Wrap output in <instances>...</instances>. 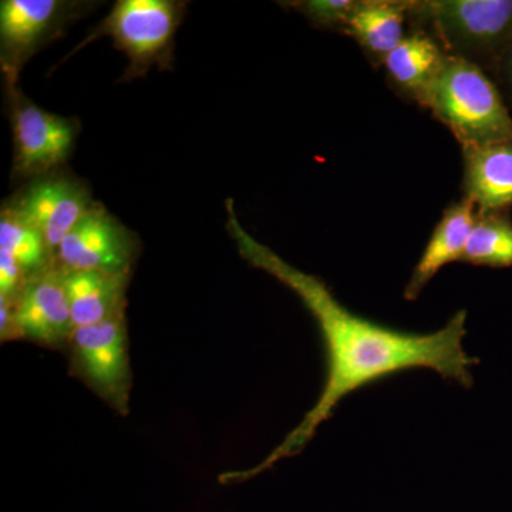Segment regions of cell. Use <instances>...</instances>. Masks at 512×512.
I'll return each instance as SVG.
<instances>
[{
	"label": "cell",
	"mask_w": 512,
	"mask_h": 512,
	"mask_svg": "<svg viewBox=\"0 0 512 512\" xmlns=\"http://www.w3.org/2000/svg\"><path fill=\"white\" fill-rule=\"evenodd\" d=\"M225 205L228 234L239 255L301 298L318 322L328 365L325 387L301 424L258 467L235 473V477L256 476L282 458L298 454L346 396L384 377L426 367L461 387H473L471 369L478 360L464 349L466 311L457 312L446 326L433 333L403 332L362 318L343 306L318 276L299 271L256 241L239 222L234 201L227 200Z\"/></svg>",
	"instance_id": "obj_1"
},
{
	"label": "cell",
	"mask_w": 512,
	"mask_h": 512,
	"mask_svg": "<svg viewBox=\"0 0 512 512\" xmlns=\"http://www.w3.org/2000/svg\"><path fill=\"white\" fill-rule=\"evenodd\" d=\"M417 100L446 124L461 147L512 141V117L500 87L470 60L448 56Z\"/></svg>",
	"instance_id": "obj_2"
},
{
	"label": "cell",
	"mask_w": 512,
	"mask_h": 512,
	"mask_svg": "<svg viewBox=\"0 0 512 512\" xmlns=\"http://www.w3.org/2000/svg\"><path fill=\"white\" fill-rule=\"evenodd\" d=\"M187 6L181 0H119L109 15L73 49L72 55L90 42L109 36L116 49L127 56L121 83L146 77L153 67L171 70L175 35Z\"/></svg>",
	"instance_id": "obj_3"
},
{
	"label": "cell",
	"mask_w": 512,
	"mask_h": 512,
	"mask_svg": "<svg viewBox=\"0 0 512 512\" xmlns=\"http://www.w3.org/2000/svg\"><path fill=\"white\" fill-rule=\"evenodd\" d=\"M409 16L429 26L447 55L490 72L512 39V0L409 2Z\"/></svg>",
	"instance_id": "obj_4"
},
{
	"label": "cell",
	"mask_w": 512,
	"mask_h": 512,
	"mask_svg": "<svg viewBox=\"0 0 512 512\" xmlns=\"http://www.w3.org/2000/svg\"><path fill=\"white\" fill-rule=\"evenodd\" d=\"M5 92L13 134V178L29 181L62 170L76 150L79 121L37 106L19 83L5 84Z\"/></svg>",
	"instance_id": "obj_5"
},
{
	"label": "cell",
	"mask_w": 512,
	"mask_h": 512,
	"mask_svg": "<svg viewBox=\"0 0 512 512\" xmlns=\"http://www.w3.org/2000/svg\"><path fill=\"white\" fill-rule=\"evenodd\" d=\"M94 6L73 0H2L0 67L5 84L19 83L29 60Z\"/></svg>",
	"instance_id": "obj_6"
},
{
	"label": "cell",
	"mask_w": 512,
	"mask_h": 512,
	"mask_svg": "<svg viewBox=\"0 0 512 512\" xmlns=\"http://www.w3.org/2000/svg\"><path fill=\"white\" fill-rule=\"evenodd\" d=\"M72 372L119 413H128L131 367L126 315L76 328L70 336Z\"/></svg>",
	"instance_id": "obj_7"
},
{
	"label": "cell",
	"mask_w": 512,
	"mask_h": 512,
	"mask_svg": "<svg viewBox=\"0 0 512 512\" xmlns=\"http://www.w3.org/2000/svg\"><path fill=\"white\" fill-rule=\"evenodd\" d=\"M96 202L89 184L62 168L29 180L3 207L35 227L56 258L64 239Z\"/></svg>",
	"instance_id": "obj_8"
},
{
	"label": "cell",
	"mask_w": 512,
	"mask_h": 512,
	"mask_svg": "<svg viewBox=\"0 0 512 512\" xmlns=\"http://www.w3.org/2000/svg\"><path fill=\"white\" fill-rule=\"evenodd\" d=\"M138 252L137 235L96 202L57 249L56 265L70 271L131 275Z\"/></svg>",
	"instance_id": "obj_9"
},
{
	"label": "cell",
	"mask_w": 512,
	"mask_h": 512,
	"mask_svg": "<svg viewBox=\"0 0 512 512\" xmlns=\"http://www.w3.org/2000/svg\"><path fill=\"white\" fill-rule=\"evenodd\" d=\"M12 308V339H26L45 348H67L74 325L59 266L32 279Z\"/></svg>",
	"instance_id": "obj_10"
},
{
	"label": "cell",
	"mask_w": 512,
	"mask_h": 512,
	"mask_svg": "<svg viewBox=\"0 0 512 512\" xmlns=\"http://www.w3.org/2000/svg\"><path fill=\"white\" fill-rule=\"evenodd\" d=\"M466 198L480 214L512 205V141L463 147Z\"/></svg>",
	"instance_id": "obj_11"
},
{
	"label": "cell",
	"mask_w": 512,
	"mask_h": 512,
	"mask_svg": "<svg viewBox=\"0 0 512 512\" xmlns=\"http://www.w3.org/2000/svg\"><path fill=\"white\" fill-rule=\"evenodd\" d=\"M477 215L476 205L466 197L454 202L444 211L443 218L434 229L429 244L404 289V298L407 301H416L441 268L451 262L461 261Z\"/></svg>",
	"instance_id": "obj_12"
},
{
	"label": "cell",
	"mask_w": 512,
	"mask_h": 512,
	"mask_svg": "<svg viewBox=\"0 0 512 512\" xmlns=\"http://www.w3.org/2000/svg\"><path fill=\"white\" fill-rule=\"evenodd\" d=\"M60 271L74 329L103 322L126 311V292L131 275L62 268Z\"/></svg>",
	"instance_id": "obj_13"
},
{
	"label": "cell",
	"mask_w": 512,
	"mask_h": 512,
	"mask_svg": "<svg viewBox=\"0 0 512 512\" xmlns=\"http://www.w3.org/2000/svg\"><path fill=\"white\" fill-rule=\"evenodd\" d=\"M448 56L436 37L419 30L406 35L383 62L393 82L417 99L436 79Z\"/></svg>",
	"instance_id": "obj_14"
},
{
	"label": "cell",
	"mask_w": 512,
	"mask_h": 512,
	"mask_svg": "<svg viewBox=\"0 0 512 512\" xmlns=\"http://www.w3.org/2000/svg\"><path fill=\"white\" fill-rule=\"evenodd\" d=\"M407 16L409 2H357L343 29L366 50L384 59L406 37L404 23Z\"/></svg>",
	"instance_id": "obj_15"
},
{
	"label": "cell",
	"mask_w": 512,
	"mask_h": 512,
	"mask_svg": "<svg viewBox=\"0 0 512 512\" xmlns=\"http://www.w3.org/2000/svg\"><path fill=\"white\" fill-rule=\"evenodd\" d=\"M0 249L15 259L29 281L56 265L55 255L43 235L5 207L0 212Z\"/></svg>",
	"instance_id": "obj_16"
},
{
	"label": "cell",
	"mask_w": 512,
	"mask_h": 512,
	"mask_svg": "<svg viewBox=\"0 0 512 512\" xmlns=\"http://www.w3.org/2000/svg\"><path fill=\"white\" fill-rule=\"evenodd\" d=\"M461 262L488 268H512V222L501 212H478Z\"/></svg>",
	"instance_id": "obj_17"
},
{
	"label": "cell",
	"mask_w": 512,
	"mask_h": 512,
	"mask_svg": "<svg viewBox=\"0 0 512 512\" xmlns=\"http://www.w3.org/2000/svg\"><path fill=\"white\" fill-rule=\"evenodd\" d=\"M288 5L312 20L315 25L322 26V28L343 29L350 13L356 8L357 2H352V0H303V2H289Z\"/></svg>",
	"instance_id": "obj_18"
},
{
	"label": "cell",
	"mask_w": 512,
	"mask_h": 512,
	"mask_svg": "<svg viewBox=\"0 0 512 512\" xmlns=\"http://www.w3.org/2000/svg\"><path fill=\"white\" fill-rule=\"evenodd\" d=\"M493 73L497 77L501 89H503L505 103H510L512 106V39L505 47Z\"/></svg>",
	"instance_id": "obj_19"
}]
</instances>
